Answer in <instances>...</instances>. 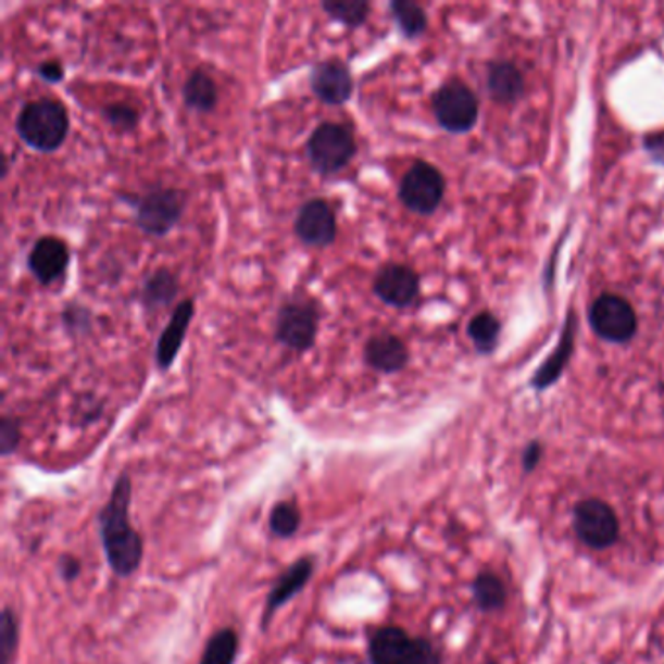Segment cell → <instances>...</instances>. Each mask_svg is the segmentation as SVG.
I'll use <instances>...</instances> for the list:
<instances>
[{"mask_svg": "<svg viewBox=\"0 0 664 664\" xmlns=\"http://www.w3.org/2000/svg\"><path fill=\"white\" fill-rule=\"evenodd\" d=\"M20 139L39 152H53L68 135V113L55 100H36L24 105L16 120Z\"/></svg>", "mask_w": 664, "mask_h": 664, "instance_id": "cell-2", "label": "cell"}, {"mask_svg": "<svg viewBox=\"0 0 664 664\" xmlns=\"http://www.w3.org/2000/svg\"><path fill=\"white\" fill-rule=\"evenodd\" d=\"M312 573H314V560L312 557H300L299 562L292 563L289 569L285 571L281 577L275 580V585H273V589L270 590L267 600H265V609H263V631L270 626L275 612L285 606L297 592L306 587Z\"/></svg>", "mask_w": 664, "mask_h": 664, "instance_id": "cell-13", "label": "cell"}, {"mask_svg": "<svg viewBox=\"0 0 664 664\" xmlns=\"http://www.w3.org/2000/svg\"><path fill=\"white\" fill-rule=\"evenodd\" d=\"M390 10H392L396 24L400 26L405 38H419L423 32L427 29V24H429L427 14L419 4L410 2V0H393Z\"/></svg>", "mask_w": 664, "mask_h": 664, "instance_id": "cell-24", "label": "cell"}, {"mask_svg": "<svg viewBox=\"0 0 664 664\" xmlns=\"http://www.w3.org/2000/svg\"><path fill=\"white\" fill-rule=\"evenodd\" d=\"M318 310L310 300H290L277 316L275 339L292 351H306L316 341Z\"/></svg>", "mask_w": 664, "mask_h": 664, "instance_id": "cell-9", "label": "cell"}, {"mask_svg": "<svg viewBox=\"0 0 664 664\" xmlns=\"http://www.w3.org/2000/svg\"><path fill=\"white\" fill-rule=\"evenodd\" d=\"M474 602L481 612H497L506 604V587L493 571H481L472 582Z\"/></svg>", "mask_w": 664, "mask_h": 664, "instance_id": "cell-20", "label": "cell"}, {"mask_svg": "<svg viewBox=\"0 0 664 664\" xmlns=\"http://www.w3.org/2000/svg\"><path fill=\"white\" fill-rule=\"evenodd\" d=\"M487 92L497 103H515L526 90L521 68L511 61H493L487 66Z\"/></svg>", "mask_w": 664, "mask_h": 664, "instance_id": "cell-18", "label": "cell"}, {"mask_svg": "<svg viewBox=\"0 0 664 664\" xmlns=\"http://www.w3.org/2000/svg\"><path fill=\"white\" fill-rule=\"evenodd\" d=\"M61 575L65 580H75L80 575V562L73 555H63L61 560Z\"/></svg>", "mask_w": 664, "mask_h": 664, "instance_id": "cell-35", "label": "cell"}, {"mask_svg": "<svg viewBox=\"0 0 664 664\" xmlns=\"http://www.w3.org/2000/svg\"><path fill=\"white\" fill-rule=\"evenodd\" d=\"M412 637L402 627H380L368 643L371 664H405L412 651Z\"/></svg>", "mask_w": 664, "mask_h": 664, "instance_id": "cell-19", "label": "cell"}, {"mask_svg": "<svg viewBox=\"0 0 664 664\" xmlns=\"http://www.w3.org/2000/svg\"><path fill=\"white\" fill-rule=\"evenodd\" d=\"M71 262V253L63 240L55 236H46L36 242L28 255L29 272L36 275V279L43 285L55 283L63 277Z\"/></svg>", "mask_w": 664, "mask_h": 664, "instance_id": "cell-14", "label": "cell"}, {"mask_svg": "<svg viewBox=\"0 0 664 664\" xmlns=\"http://www.w3.org/2000/svg\"><path fill=\"white\" fill-rule=\"evenodd\" d=\"M193 300H184L179 302L172 318H170L168 326L162 331V336L159 339V347H156V365L166 371L172 366V363L176 361L179 349L184 346V337L188 331L189 322L193 318Z\"/></svg>", "mask_w": 664, "mask_h": 664, "instance_id": "cell-17", "label": "cell"}, {"mask_svg": "<svg viewBox=\"0 0 664 664\" xmlns=\"http://www.w3.org/2000/svg\"><path fill=\"white\" fill-rule=\"evenodd\" d=\"M405 664H442L440 653L425 637H415L412 643V651Z\"/></svg>", "mask_w": 664, "mask_h": 664, "instance_id": "cell-30", "label": "cell"}, {"mask_svg": "<svg viewBox=\"0 0 664 664\" xmlns=\"http://www.w3.org/2000/svg\"><path fill=\"white\" fill-rule=\"evenodd\" d=\"M503 326L501 320L497 318L491 312H479L474 318L469 320L468 336L472 343L477 349V353L489 355L497 349L499 337H501Z\"/></svg>", "mask_w": 664, "mask_h": 664, "instance_id": "cell-22", "label": "cell"}, {"mask_svg": "<svg viewBox=\"0 0 664 664\" xmlns=\"http://www.w3.org/2000/svg\"><path fill=\"white\" fill-rule=\"evenodd\" d=\"M103 117L112 123V127L122 129V131H131V129L137 127V122H139V113L135 112L129 105H125V103L108 105L103 110Z\"/></svg>", "mask_w": 664, "mask_h": 664, "instance_id": "cell-29", "label": "cell"}, {"mask_svg": "<svg viewBox=\"0 0 664 664\" xmlns=\"http://www.w3.org/2000/svg\"><path fill=\"white\" fill-rule=\"evenodd\" d=\"M131 477L122 474L98 516L105 560L117 577H131L141 567L145 552L141 534L131 524Z\"/></svg>", "mask_w": 664, "mask_h": 664, "instance_id": "cell-1", "label": "cell"}, {"mask_svg": "<svg viewBox=\"0 0 664 664\" xmlns=\"http://www.w3.org/2000/svg\"><path fill=\"white\" fill-rule=\"evenodd\" d=\"M312 92L329 105H343L353 95V75L349 66L337 59L322 61L310 76Z\"/></svg>", "mask_w": 664, "mask_h": 664, "instance_id": "cell-12", "label": "cell"}, {"mask_svg": "<svg viewBox=\"0 0 664 664\" xmlns=\"http://www.w3.org/2000/svg\"><path fill=\"white\" fill-rule=\"evenodd\" d=\"M186 209V196L179 189H152L137 203V225L147 235L164 236L176 226Z\"/></svg>", "mask_w": 664, "mask_h": 664, "instance_id": "cell-8", "label": "cell"}, {"mask_svg": "<svg viewBox=\"0 0 664 664\" xmlns=\"http://www.w3.org/2000/svg\"><path fill=\"white\" fill-rule=\"evenodd\" d=\"M366 365L384 375L400 373L410 361V351L400 337L380 334L371 337L365 347Z\"/></svg>", "mask_w": 664, "mask_h": 664, "instance_id": "cell-16", "label": "cell"}, {"mask_svg": "<svg viewBox=\"0 0 664 664\" xmlns=\"http://www.w3.org/2000/svg\"><path fill=\"white\" fill-rule=\"evenodd\" d=\"M300 528V511L299 506L289 501H281L273 506L272 515H270V530L277 538H290L299 533Z\"/></svg>", "mask_w": 664, "mask_h": 664, "instance_id": "cell-28", "label": "cell"}, {"mask_svg": "<svg viewBox=\"0 0 664 664\" xmlns=\"http://www.w3.org/2000/svg\"><path fill=\"white\" fill-rule=\"evenodd\" d=\"M18 616L10 609L2 610L0 616V664H12L18 651Z\"/></svg>", "mask_w": 664, "mask_h": 664, "instance_id": "cell-27", "label": "cell"}, {"mask_svg": "<svg viewBox=\"0 0 664 664\" xmlns=\"http://www.w3.org/2000/svg\"><path fill=\"white\" fill-rule=\"evenodd\" d=\"M295 233L302 242L314 248H328L337 236V221L334 209L324 199H312L300 206L295 221Z\"/></svg>", "mask_w": 664, "mask_h": 664, "instance_id": "cell-11", "label": "cell"}, {"mask_svg": "<svg viewBox=\"0 0 664 664\" xmlns=\"http://www.w3.org/2000/svg\"><path fill=\"white\" fill-rule=\"evenodd\" d=\"M433 113L440 127L449 133H468L476 127L479 102L474 90L459 78H452L433 95Z\"/></svg>", "mask_w": 664, "mask_h": 664, "instance_id": "cell-3", "label": "cell"}, {"mask_svg": "<svg viewBox=\"0 0 664 664\" xmlns=\"http://www.w3.org/2000/svg\"><path fill=\"white\" fill-rule=\"evenodd\" d=\"M444 178L429 162H415L400 184V201L412 213L433 215L444 197Z\"/></svg>", "mask_w": 664, "mask_h": 664, "instance_id": "cell-7", "label": "cell"}, {"mask_svg": "<svg viewBox=\"0 0 664 664\" xmlns=\"http://www.w3.org/2000/svg\"><path fill=\"white\" fill-rule=\"evenodd\" d=\"M573 528L590 550H609L619 538V521L614 509L600 499H585L575 505Z\"/></svg>", "mask_w": 664, "mask_h": 664, "instance_id": "cell-6", "label": "cell"}, {"mask_svg": "<svg viewBox=\"0 0 664 664\" xmlns=\"http://www.w3.org/2000/svg\"><path fill=\"white\" fill-rule=\"evenodd\" d=\"M38 75L43 80H48V83H59V80H63L65 71H63V66L59 65V63L51 61V63H43V65L39 66Z\"/></svg>", "mask_w": 664, "mask_h": 664, "instance_id": "cell-34", "label": "cell"}, {"mask_svg": "<svg viewBox=\"0 0 664 664\" xmlns=\"http://www.w3.org/2000/svg\"><path fill=\"white\" fill-rule=\"evenodd\" d=\"M178 292V281L168 270H160L150 277L145 289H142V302L149 309H162L168 306L172 299Z\"/></svg>", "mask_w": 664, "mask_h": 664, "instance_id": "cell-25", "label": "cell"}, {"mask_svg": "<svg viewBox=\"0 0 664 664\" xmlns=\"http://www.w3.org/2000/svg\"><path fill=\"white\" fill-rule=\"evenodd\" d=\"M355 137L343 123H322L312 133L306 152L320 174H336L355 156Z\"/></svg>", "mask_w": 664, "mask_h": 664, "instance_id": "cell-4", "label": "cell"}, {"mask_svg": "<svg viewBox=\"0 0 664 664\" xmlns=\"http://www.w3.org/2000/svg\"><path fill=\"white\" fill-rule=\"evenodd\" d=\"M238 646H240L238 634L235 629L225 627L206 641L205 651L199 664H235Z\"/></svg>", "mask_w": 664, "mask_h": 664, "instance_id": "cell-23", "label": "cell"}, {"mask_svg": "<svg viewBox=\"0 0 664 664\" xmlns=\"http://www.w3.org/2000/svg\"><path fill=\"white\" fill-rule=\"evenodd\" d=\"M376 297L393 309H408L419 297V275L402 263H388L373 285Z\"/></svg>", "mask_w": 664, "mask_h": 664, "instance_id": "cell-10", "label": "cell"}, {"mask_svg": "<svg viewBox=\"0 0 664 664\" xmlns=\"http://www.w3.org/2000/svg\"><path fill=\"white\" fill-rule=\"evenodd\" d=\"M649 159L664 166V131L649 133L643 139Z\"/></svg>", "mask_w": 664, "mask_h": 664, "instance_id": "cell-33", "label": "cell"}, {"mask_svg": "<svg viewBox=\"0 0 664 664\" xmlns=\"http://www.w3.org/2000/svg\"><path fill=\"white\" fill-rule=\"evenodd\" d=\"M543 456V444L540 440H530L523 450V469L526 474H533L540 466Z\"/></svg>", "mask_w": 664, "mask_h": 664, "instance_id": "cell-32", "label": "cell"}, {"mask_svg": "<svg viewBox=\"0 0 664 664\" xmlns=\"http://www.w3.org/2000/svg\"><path fill=\"white\" fill-rule=\"evenodd\" d=\"M589 324L600 339L622 346L636 337L639 322L636 310L624 297L604 292L590 306Z\"/></svg>", "mask_w": 664, "mask_h": 664, "instance_id": "cell-5", "label": "cell"}, {"mask_svg": "<svg viewBox=\"0 0 664 664\" xmlns=\"http://www.w3.org/2000/svg\"><path fill=\"white\" fill-rule=\"evenodd\" d=\"M184 100L191 110L211 112L218 102L215 80L203 71H193L184 85Z\"/></svg>", "mask_w": 664, "mask_h": 664, "instance_id": "cell-21", "label": "cell"}, {"mask_svg": "<svg viewBox=\"0 0 664 664\" xmlns=\"http://www.w3.org/2000/svg\"><path fill=\"white\" fill-rule=\"evenodd\" d=\"M575 334H577V316L575 312H569V316L565 320V326H563V334L560 337V343L555 347L552 355L548 356V361L543 363L536 373H534L530 386L538 392L548 390L552 384L560 380V376L563 375L565 366L569 363L571 355H573V349H575Z\"/></svg>", "mask_w": 664, "mask_h": 664, "instance_id": "cell-15", "label": "cell"}, {"mask_svg": "<svg viewBox=\"0 0 664 664\" xmlns=\"http://www.w3.org/2000/svg\"><path fill=\"white\" fill-rule=\"evenodd\" d=\"M329 18L336 20L347 28H359L365 24L371 12V4L363 0H328L322 4Z\"/></svg>", "mask_w": 664, "mask_h": 664, "instance_id": "cell-26", "label": "cell"}, {"mask_svg": "<svg viewBox=\"0 0 664 664\" xmlns=\"http://www.w3.org/2000/svg\"><path fill=\"white\" fill-rule=\"evenodd\" d=\"M20 444V427L18 423L10 417L2 419L0 425V450L4 456L12 454L14 450L18 449Z\"/></svg>", "mask_w": 664, "mask_h": 664, "instance_id": "cell-31", "label": "cell"}]
</instances>
